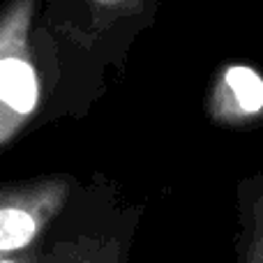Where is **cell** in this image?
Masks as SVG:
<instances>
[{"label":"cell","instance_id":"7","mask_svg":"<svg viewBox=\"0 0 263 263\" xmlns=\"http://www.w3.org/2000/svg\"><path fill=\"white\" fill-rule=\"evenodd\" d=\"M0 263H35V247L23 254H12V256H0Z\"/></svg>","mask_w":263,"mask_h":263},{"label":"cell","instance_id":"3","mask_svg":"<svg viewBox=\"0 0 263 263\" xmlns=\"http://www.w3.org/2000/svg\"><path fill=\"white\" fill-rule=\"evenodd\" d=\"M42 0H7L0 16V143L40 127L55 69L37 32Z\"/></svg>","mask_w":263,"mask_h":263},{"label":"cell","instance_id":"5","mask_svg":"<svg viewBox=\"0 0 263 263\" xmlns=\"http://www.w3.org/2000/svg\"><path fill=\"white\" fill-rule=\"evenodd\" d=\"M236 263H263V173H252L236 185Z\"/></svg>","mask_w":263,"mask_h":263},{"label":"cell","instance_id":"6","mask_svg":"<svg viewBox=\"0 0 263 263\" xmlns=\"http://www.w3.org/2000/svg\"><path fill=\"white\" fill-rule=\"evenodd\" d=\"M219 88H222L219 92H229L233 97L236 104L231 114L233 120L256 116L263 106V81L250 67H231L229 72H224Z\"/></svg>","mask_w":263,"mask_h":263},{"label":"cell","instance_id":"4","mask_svg":"<svg viewBox=\"0 0 263 263\" xmlns=\"http://www.w3.org/2000/svg\"><path fill=\"white\" fill-rule=\"evenodd\" d=\"M81 180L72 173H49L5 182L0 190V256L30 252L60 217Z\"/></svg>","mask_w":263,"mask_h":263},{"label":"cell","instance_id":"1","mask_svg":"<svg viewBox=\"0 0 263 263\" xmlns=\"http://www.w3.org/2000/svg\"><path fill=\"white\" fill-rule=\"evenodd\" d=\"M164 0H42L37 32L55 81L40 125L83 118L127 67Z\"/></svg>","mask_w":263,"mask_h":263},{"label":"cell","instance_id":"2","mask_svg":"<svg viewBox=\"0 0 263 263\" xmlns=\"http://www.w3.org/2000/svg\"><path fill=\"white\" fill-rule=\"evenodd\" d=\"M141 217L143 203H129L116 180L95 173L44 233L35 263H129Z\"/></svg>","mask_w":263,"mask_h":263}]
</instances>
